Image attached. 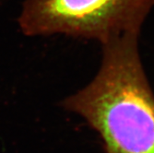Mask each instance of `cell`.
<instances>
[{"instance_id": "cell-1", "label": "cell", "mask_w": 154, "mask_h": 153, "mask_svg": "<svg viewBox=\"0 0 154 153\" xmlns=\"http://www.w3.org/2000/svg\"><path fill=\"white\" fill-rule=\"evenodd\" d=\"M139 33L103 44L99 71L62 106L99 134L103 153H154V93L138 53Z\"/></svg>"}, {"instance_id": "cell-2", "label": "cell", "mask_w": 154, "mask_h": 153, "mask_svg": "<svg viewBox=\"0 0 154 153\" xmlns=\"http://www.w3.org/2000/svg\"><path fill=\"white\" fill-rule=\"evenodd\" d=\"M154 0H26L19 18L29 36L66 34L99 41L140 33Z\"/></svg>"}]
</instances>
